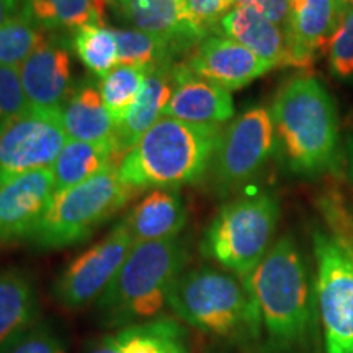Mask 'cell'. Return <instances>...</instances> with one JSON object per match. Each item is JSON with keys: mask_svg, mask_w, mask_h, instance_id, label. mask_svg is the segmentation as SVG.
Listing matches in <instances>:
<instances>
[{"mask_svg": "<svg viewBox=\"0 0 353 353\" xmlns=\"http://www.w3.org/2000/svg\"><path fill=\"white\" fill-rule=\"evenodd\" d=\"M174 90L164 110V117L201 126H223L232 120L234 100L231 92L195 76L185 63L172 68Z\"/></svg>", "mask_w": 353, "mask_h": 353, "instance_id": "cell-14", "label": "cell"}, {"mask_svg": "<svg viewBox=\"0 0 353 353\" xmlns=\"http://www.w3.org/2000/svg\"><path fill=\"white\" fill-rule=\"evenodd\" d=\"M134 247L125 219L110 231L99 244L74 259L57 276L52 293L57 303L79 309L99 299L117 276Z\"/></svg>", "mask_w": 353, "mask_h": 353, "instance_id": "cell-11", "label": "cell"}, {"mask_svg": "<svg viewBox=\"0 0 353 353\" xmlns=\"http://www.w3.org/2000/svg\"><path fill=\"white\" fill-rule=\"evenodd\" d=\"M149 70L136 65H117L107 76L100 77L99 90L113 121L120 123L130 113L143 90Z\"/></svg>", "mask_w": 353, "mask_h": 353, "instance_id": "cell-27", "label": "cell"}, {"mask_svg": "<svg viewBox=\"0 0 353 353\" xmlns=\"http://www.w3.org/2000/svg\"><path fill=\"white\" fill-rule=\"evenodd\" d=\"M342 8H350L353 7V0H335Z\"/></svg>", "mask_w": 353, "mask_h": 353, "instance_id": "cell-37", "label": "cell"}, {"mask_svg": "<svg viewBox=\"0 0 353 353\" xmlns=\"http://www.w3.org/2000/svg\"><path fill=\"white\" fill-rule=\"evenodd\" d=\"M304 2V0H290V3H291V10H296V8L301 6V3Z\"/></svg>", "mask_w": 353, "mask_h": 353, "instance_id": "cell-38", "label": "cell"}, {"mask_svg": "<svg viewBox=\"0 0 353 353\" xmlns=\"http://www.w3.org/2000/svg\"><path fill=\"white\" fill-rule=\"evenodd\" d=\"M0 353H65V348L51 327L34 324L0 345Z\"/></svg>", "mask_w": 353, "mask_h": 353, "instance_id": "cell-31", "label": "cell"}, {"mask_svg": "<svg viewBox=\"0 0 353 353\" xmlns=\"http://www.w3.org/2000/svg\"><path fill=\"white\" fill-rule=\"evenodd\" d=\"M221 131L162 117L123 159L120 179L139 192L195 183L210 170Z\"/></svg>", "mask_w": 353, "mask_h": 353, "instance_id": "cell-4", "label": "cell"}, {"mask_svg": "<svg viewBox=\"0 0 353 353\" xmlns=\"http://www.w3.org/2000/svg\"><path fill=\"white\" fill-rule=\"evenodd\" d=\"M270 108L252 107L221 131L210 172L219 192H231L259 175L275 151Z\"/></svg>", "mask_w": 353, "mask_h": 353, "instance_id": "cell-9", "label": "cell"}, {"mask_svg": "<svg viewBox=\"0 0 353 353\" xmlns=\"http://www.w3.org/2000/svg\"><path fill=\"white\" fill-rule=\"evenodd\" d=\"M329 69L341 81L353 79V7L345 8L327 46Z\"/></svg>", "mask_w": 353, "mask_h": 353, "instance_id": "cell-30", "label": "cell"}, {"mask_svg": "<svg viewBox=\"0 0 353 353\" xmlns=\"http://www.w3.org/2000/svg\"><path fill=\"white\" fill-rule=\"evenodd\" d=\"M138 193L120 179L117 165H108L87 182L54 193L30 242L46 250L81 244Z\"/></svg>", "mask_w": 353, "mask_h": 353, "instance_id": "cell-7", "label": "cell"}, {"mask_svg": "<svg viewBox=\"0 0 353 353\" xmlns=\"http://www.w3.org/2000/svg\"><path fill=\"white\" fill-rule=\"evenodd\" d=\"M113 8L131 28L170 39L182 52L205 39L190 23L183 0H126Z\"/></svg>", "mask_w": 353, "mask_h": 353, "instance_id": "cell-20", "label": "cell"}, {"mask_svg": "<svg viewBox=\"0 0 353 353\" xmlns=\"http://www.w3.org/2000/svg\"><path fill=\"white\" fill-rule=\"evenodd\" d=\"M43 32L25 13L0 25V68H20L46 39Z\"/></svg>", "mask_w": 353, "mask_h": 353, "instance_id": "cell-29", "label": "cell"}, {"mask_svg": "<svg viewBox=\"0 0 353 353\" xmlns=\"http://www.w3.org/2000/svg\"><path fill=\"white\" fill-rule=\"evenodd\" d=\"M65 143L61 112L28 107L0 131V185L13 176L50 169Z\"/></svg>", "mask_w": 353, "mask_h": 353, "instance_id": "cell-10", "label": "cell"}, {"mask_svg": "<svg viewBox=\"0 0 353 353\" xmlns=\"http://www.w3.org/2000/svg\"><path fill=\"white\" fill-rule=\"evenodd\" d=\"M280 205L272 193H254L226 203L206 228L201 254L245 280L273 245Z\"/></svg>", "mask_w": 353, "mask_h": 353, "instance_id": "cell-8", "label": "cell"}, {"mask_svg": "<svg viewBox=\"0 0 353 353\" xmlns=\"http://www.w3.org/2000/svg\"><path fill=\"white\" fill-rule=\"evenodd\" d=\"M123 2H126V0H107L108 6H112V7H118Z\"/></svg>", "mask_w": 353, "mask_h": 353, "instance_id": "cell-39", "label": "cell"}, {"mask_svg": "<svg viewBox=\"0 0 353 353\" xmlns=\"http://www.w3.org/2000/svg\"><path fill=\"white\" fill-rule=\"evenodd\" d=\"M216 32L242 44L273 68H296L286 30L249 7H234L219 21Z\"/></svg>", "mask_w": 353, "mask_h": 353, "instance_id": "cell-16", "label": "cell"}, {"mask_svg": "<svg viewBox=\"0 0 353 353\" xmlns=\"http://www.w3.org/2000/svg\"><path fill=\"white\" fill-rule=\"evenodd\" d=\"M74 51L81 63L95 76L103 77L118 65V43L113 28L85 25L74 32Z\"/></svg>", "mask_w": 353, "mask_h": 353, "instance_id": "cell-28", "label": "cell"}, {"mask_svg": "<svg viewBox=\"0 0 353 353\" xmlns=\"http://www.w3.org/2000/svg\"><path fill=\"white\" fill-rule=\"evenodd\" d=\"M347 165H348V175L353 182V136L347 139Z\"/></svg>", "mask_w": 353, "mask_h": 353, "instance_id": "cell-36", "label": "cell"}, {"mask_svg": "<svg viewBox=\"0 0 353 353\" xmlns=\"http://www.w3.org/2000/svg\"><path fill=\"white\" fill-rule=\"evenodd\" d=\"M107 0H23V13L43 30L105 25Z\"/></svg>", "mask_w": 353, "mask_h": 353, "instance_id": "cell-25", "label": "cell"}, {"mask_svg": "<svg viewBox=\"0 0 353 353\" xmlns=\"http://www.w3.org/2000/svg\"><path fill=\"white\" fill-rule=\"evenodd\" d=\"M38 312L30 276L19 268L0 272V345L37 324Z\"/></svg>", "mask_w": 353, "mask_h": 353, "instance_id": "cell-23", "label": "cell"}, {"mask_svg": "<svg viewBox=\"0 0 353 353\" xmlns=\"http://www.w3.org/2000/svg\"><path fill=\"white\" fill-rule=\"evenodd\" d=\"M183 324L226 341H259L262 321L245 280L213 267L185 270L169 296Z\"/></svg>", "mask_w": 353, "mask_h": 353, "instance_id": "cell-5", "label": "cell"}, {"mask_svg": "<svg viewBox=\"0 0 353 353\" xmlns=\"http://www.w3.org/2000/svg\"><path fill=\"white\" fill-rule=\"evenodd\" d=\"M193 74L226 90H239L273 70L272 64L226 37L210 34L185 61Z\"/></svg>", "mask_w": 353, "mask_h": 353, "instance_id": "cell-13", "label": "cell"}, {"mask_svg": "<svg viewBox=\"0 0 353 353\" xmlns=\"http://www.w3.org/2000/svg\"><path fill=\"white\" fill-rule=\"evenodd\" d=\"M125 223L134 244L172 239L187 223V210L174 190L156 188L128 213Z\"/></svg>", "mask_w": 353, "mask_h": 353, "instance_id": "cell-21", "label": "cell"}, {"mask_svg": "<svg viewBox=\"0 0 353 353\" xmlns=\"http://www.w3.org/2000/svg\"><path fill=\"white\" fill-rule=\"evenodd\" d=\"M28 108L19 68H0V131Z\"/></svg>", "mask_w": 353, "mask_h": 353, "instance_id": "cell-32", "label": "cell"}, {"mask_svg": "<svg viewBox=\"0 0 353 353\" xmlns=\"http://www.w3.org/2000/svg\"><path fill=\"white\" fill-rule=\"evenodd\" d=\"M270 114L275 141L294 174L319 175L337 162L341 128L332 97L309 74L291 77L273 99Z\"/></svg>", "mask_w": 353, "mask_h": 353, "instance_id": "cell-2", "label": "cell"}, {"mask_svg": "<svg viewBox=\"0 0 353 353\" xmlns=\"http://www.w3.org/2000/svg\"><path fill=\"white\" fill-rule=\"evenodd\" d=\"M234 7H249L286 30L291 19L290 0H234Z\"/></svg>", "mask_w": 353, "mask_h": 353, "instance_id": "cell-34", "label": "cell"}, {"mask_svg": "<svg viewBox=\"0 0 353 353\" xmlns=\"http://www.w3.org/2000/svg\"><path fill=\"white\" fill-rule=\"evenodd\" d=\"M174 64H164L149 70L138 100L130 113L117 125L113 144L120 164L145 132L164 117V110L174 90Z\"/></svg>", "mask_w": 353, "mask_h": 353, "instance_id": "cell-19", "label": "cell"}, {"mask_svg": "<svg viewBox=\"0 0 353 353\" xmlns=\"http://www.w3.org/2000/svg\"><path fill=\"white\" fill-rule=\"evenodd\" d=\"M118 43V65H136L154 70L159 65L176 63L179 48L170 39L134 28H113Z\"/></svg>", "mask_w": 353, "mask_h": 353, "instance_id": "cell-26", "label": "cell"}, {"mask_svg": "<svg viewBox=\"0 0 353 353\" xmlns=\"http://www.w3.org/2000/svg\"><path fill=\"white\" fill-rule=\"evenodd\" d=\"M257 303L267 353H288L311 335L316 286L304 255L291 236L273 242L257 268L245 278Z\"/></svg>", "mask_w": 353, "mask_h": 353, "instance_id": "cell-1", "label": "cell"}, {"mask_svg": "<svg viewBox=\"0 0 353 353\" xmlns=\"http://www.w3.org/2000/svg\"><path fill=\"white\" fill-rule=\"evenodd\" d=\"M23 13V0H0V25Z\"/></svg>", "mask_w": 353, "mask_h": 353, "instance_id": "cell-35", "label": "cell"}, {"mask_svg": "<svg viewBox=\"0 0 353 353\" xmlns=\"http://www.w3.org/2000/svg\"><path fill=\"white\" fill-rule=\"evenodd\" d=\"M68 139L82 143H113L117 123L101 100L99 87L87 82L74 88L61 108Z\"/></svg>", "mask_w": 353, "mask_h": 353, "instance_id": "cell-22", "label": "cell"}, {"mask_svg": "<svg viewBox=\"0 0 353 353\" xmlns=\"http://www.w3.org/2000/svg\"><path fill=\"white\" fill-rule=\"evenodd\" d=\"M54 196V175L39 169L0 185V242L30 241Z\"/></svg>", "mask_w": 353, "mask_h": 353, "instance_id": "cell-12", "label": "cell"}, {"mask_svg": "<svg viewBox=\"0 0 353 353\" xmlns=\"http://www.w3.org/2000/svg\"><path fill=\"white\" fill-rule=\"evenodd\" d=\"M87 353H190L188 334L179 317L159 316L117 329Z\"/></svg>", "mask_w": 353, "mask_h": 353, "instance_id": "cell-18", "label": "cell"}, {"mask_svg": "<svg viewBox=\"0 0 353 353\" xmlns=\"http://www.w3.org/2000/svg\"><path fill=\"white\" fill-rule=\"evenodd\" d=\"M190 23L203 38L216 32L221 19L234 8V0H183Z\"/></svg>", "mask_w": 353, "mask_h": 353, "instance_id": "cell-33", "label": "cell"}, {"mask_svg": "<svg viewBox=\"0 0 353 353\" xmlns=\"http://www.w3.org/2000/svg\"><path fill=\"white\" fill-rule=\"evenodd\" d=\"M345 8L335 0H304L291 12L286 34L298 69H307L322 52L327 51Z\"/></svg>", "mask_w": 353, "mask_h": 353, "instance_id": "cell-17", "label": "cell"}, {"mask_svg": "<svg viewBox=\"0 0 353 353\" xmlns=\"http://www.w3.org/2000/svg\"><path fill=\"white\" fill-rule=\"evenodd\" d=\"M108 165L120 167L113 143H82L68 139L51 167L54 175V193L87 182Z\"/></svg>", "mask_w": 353, "mask_h": 353, "instance_id": "cell-24", "label": "cell"}, {"mask_svg": "<svg viewBox=\"0 0 353 353\" xmlns=\"http://www.w3.org/2000/svg\"><path fill=\"white\" fill-rule=\"evenodd\" d=\"M30 108L61 112L70 92V56L64 44L44 39L19 68Z\"/></svg>", "mask_w": 353, "mask_h": 353, "instance_id": "cell-15", "label": "cell"}, {"mask_svg": "<svg viewBox=\"0 0 353 353\" xmlns=\"http://www.w3.org/2000/svg\"><path fill=\"white\" fill-rule=\"evenodd\" d=\"M187 262V247L179 237L134 244L117 276L97 299L101 325L121 329L161 316Z\"/></svg>", "mask_w": 353, "mask_h": 353, "instance_id": "cell-3", "label": "cell"}, {"mask_svg": "<svg viewBox=\"0 0 353 353\" xmlns=\"http://www.w3.org/2000/svg\"><path fill=\"white\" fill-rule=\"evenodd\" d=\"M330 231L314 232L316 303L325 353H353V216L341 196L319 201Z\"/></svg>", "mask_w": 353, "mask_h": 353, "instance_id": "cell-6", "label": "cell"}]
</instances>
